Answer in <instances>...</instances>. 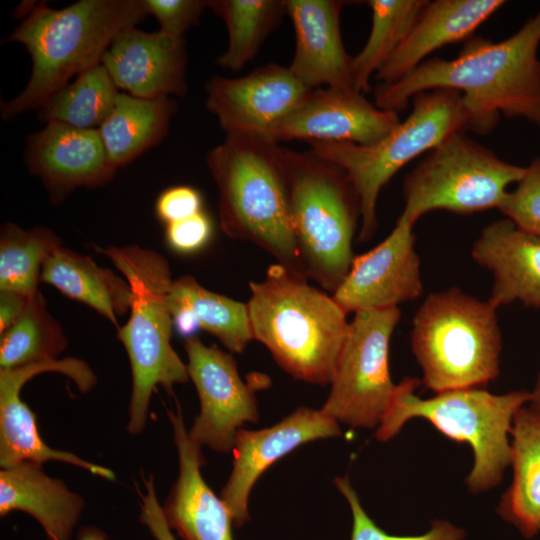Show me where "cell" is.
Instances as JSON below:
<instances>
[{"label": "cell", "mask_w": 540, "mask_h": 540, "mask_svg": "<svg viewBox=\"0 0 540 540\" xmlns=\"http://www.w3.org/2000/svg\"><path fill=\"white\" fill-rule=\"evenodd\" d=\"M540 10L500 42L472 36L453 59L425 60L412 72L375 88V105L399 112L418 93L450 89L461 93L468 130L491 132L500 116L540 126Z\"/></svg>", "instance_id": "1"}, {"label": "cell", "mask_w": 540, "mask_h": 540, "mask_svg": "<svg viewBox=\"0 0 540 540\" xmlns=\"http://www.w3.org/2000/svg\"><path fill=\"white\" fill-rule=\"evenodd\" d=\"M146 15L143 0H81L60 10L33 4L8 39L29 52L31 77L17 97L2 104V118L39 109L72 76L101 64L114 40Z\"/></svg>", "instance_id": "2"}, {"label": "cell", "mask_w": 540, "mask_h": 540, "mask_svg": "<svg viewBox=\"0 0 540 540\" xmlns=\"http://www.w3.org/2000/svg\"><path fill=\"white\" fill-rule=\"evenodd\" d=\"M206 163L218 188L222 231L229 238L257 245L278 264L306 278L291 219L281 146L267 136L226 135L209 151Z\"/></svg>", "instance_id": "3"}, {"label": "cell", "mask_w": 540, "mask_h": 540, "mask_svg": "<svg viewBox=\"0 0 540 540\" xmlns=\"http://www.w3.org/2000/svg\"><path fill=\"white\" fill-rule=\"evenodd\" d=\"M249 287L253 338L292 377L330 384L350 327L347 313L332 294L278 263Z\"/></svg>", "instance_id": "4"}, {"label": "cell", "mask_w": 540, "mask_h": 540, "mask_svg": "<svg viewBox=\"0 0 540 540\" xmlns=\"http://www.w3.org/2000/svg\"><path fill=\"white\" fill-rule=\"evenodd\" d=\"M123 274L132 292L130 317L117 329L128 355L131 395L126 430H144L154 390L171 392L189 380L187 366L171 345L174 328L169 296L174 282L168 261L161 254L136 245L99 249Z\"/></svg>", "instance_id": "5"}, {"label": "cell", "mask_w": 540, "mask_h": 540, "mask_svg": "<svg viewBox=\"0 0 540 540\" xmlns=\"http://www.w3.org/2000/svg\"><path fill=\"white\" fill-rule=\"evenodd\" d=\"M420 383L407 377L398 384L395 399L376 428V438L387 441L409 420L426 419L445 436L471 446L474 464L466 483L473 493L496 486L511 463L508 439L514 416L530 402V392L517 390L496 395L474 387L447 390L421 399L414 393Z\"/></svg>", "instance_id": "6"}, {"label": "cell", "mask_w": 540, "mask_h": 540, "mask_svg": "<svg viewBox=\"0 0 540 540\" xmlns=\"http://www.w3.org/2000/svg\"><path fill=\"white\" fill-rule=\"evenodd\" d=\"M281 154L303 273L332 294L355 257L358 195L339 166L310 151L281 147Z\"/></svg>", "instance_id": "7"}, {"label": "cell", "mask_w": 540, "mask_h": 540, "mask_svg": "<svg viewBox=\"0 0 540 540\" xmlns=\"http://www.w3.org/2000/svg\"><path fill=\"white\" fill-rule=\"evenodd\" d=\"M497 308L458 288L430 293L418 308L411 347L423 384L439 393L486 385L499 374Z\"/></svg>", "instance_id": "8"}, {"label": "cell", "mask_w": 540, "mask_h": 540, "mask_svg": "<svg viewBox=\"0 0 540 540\" xmlns=\"http://www.w3.org/2000/svg\"><path fill=\"white\" fill-rule=\"evenodd\" d=\"M467 130L468 116L461 93L435 89L416 94L409 116L373 144L309 142V151L339 166L349 177L360 203L358 237L365 242L377 230V200L391 178L450 134Z\"/></svg>", "instance_id": "9"}, {"label": "cell", "mask_w": 540, "mask_h": 540, "mask_svg": "<svg viewBox=\"0 0 540 540\" xmlns=\"http://www.w3.org/2000/svg\"><path fill=\"white\" fill-rule=\"evenodd\" d=\"M456 131L430 150L403 182V217L413 223L434 210L468 215L499 208L525 167L506 162Z\"/></svg>", "instance_id": "10"}, {"label": "cell", "mask_w": 540, "mask_h": 540, "mask_svg": "<svg viewBox=\"0 0 540 540\" xmlns=\"http://www.w3.org/2000/svg\"><path fill=\"white\" fill-rule=\"evenodd\" d=\"M401 317L398 307L354 313L322 412L357 428H377L397 390L389 370V346Z\"/></svg>", "instance_id": "11"}, {"label": "cell", "mask_w": 540, "mask_h": 540, "mask_svg": "<svg viewBox=\"0 0 540 540\" xmlns=\"http://www.w3.org/2000/svg\"><path fill=\"white\" fill-rule=\"evenodd\" d=\"M57 372L69 377L82 393L90 392L97 376L82 359L68 357L0 369V466L8 468L25 461L44 464L59 461L79 467L92 475L115 481L110 468L47 445L41 438L36 414L21 399L23 386L38 374Z\"/></svg>", "instance_id": "12"}, {"label": "cell", "mask_w": 540, "mask_h": 540, "mask_svg": "<svg viewBox=\"0 0 540 540\" xmlns=\"http://www.w3.org/2000/svg\"><path fill=\"white\" fill-rule=\"evenodd\" d=\"M184 348L188 376L200 401L188 435L199 446L226 454L233 450L242 426L258 420L256 398L231 354L204 344L197 336L188 337Z\"/></svg>", "instance_id": "13"}, {"label": "cell", "mask_w": 540, "mask_h": 540, "mask_svg": "<svg viewBox=\"0 0 540 540\" xmlns=\"http://www.w3.org/2000/svg\"><path fill=\"white\" fill-rule=\"evenodd\" d=\"M310 90L288 67L267 64L242 77L212 76L205 84L206 107L226 135L270 137Z\"/></svg>", "instance_id": "14"}, {"label": "cell", "mask_w": 540, "mask_h": 540, "mask_svg": "<svg viewBox=\"0 0 540 540\" xmlns=\"http://www.w3.org/2000/svg\"><path fill=\"white\" fill-rule=\"evenodd\" d=\"M414 224L400 215L391 233L381 243L354 257L346 277L332 293L347 314L398 307L422 294Z\"/></svg>", "instance_id": "15"}, {"label": "cell", "mask_w": 540, "mask_h": 540, "mask_svg": "<svg viewBox=\"0 0 540 540\" xmlns=\"http://www.w3.org/2000/svg\"><path fill=\"white\" fill-rule=\"evenodd\" d=\"M397 112L377 107L355 89L310 90L270 133L275 142H350L373 144L399 123Z\"/></svg>", "instance_id": "16"}, {"label": "cell", "mask_w": 540, "mask_h": 540, "mask_svg": "<svg viewBox=\"0 0 540 540\" xmlns=\"http://www.w3.org/2000/svg\"><path fill=\"white\" fill-rule=\"evenodd\" d=\"M341 435L339 423L321 409L299 407L280 422L260 430L240 429L233 464L221 499L236 527L249 519L248 499L256 481L277 460L299 446Z\"/></svg>", "instance_id": "17"}, {"label": "cell", "mask_w": 540, "mask_h": 540, "mask_svg": "<svg viewBox=\"0 0 540 540\" xmlns=\"http://www.w3.org/2000/svg\"><path fill=\"white\" fill-rule=\"evenodd\" d=\"M167 415L178 456L177 478L161 504L167 524L182 540H233V517L202 476L205 458L188 435L180 406Z\"/></svg>", "instance_id": "18"}, {"label": "cell", "mask_w": 540, "mask_h": 540, "mask_svg": "<svg viewBox=\"0 0 540 540\" xmlns=\"http://www.w3.org/2000/svg\"><path fill=\"white\" fill-rule=\"evenodd\" d=\"M26 164L52 197L61 199L77 187L105 184L115 174L98 129L48 123L29 136Z\"/></svg>", "instance_id": "19"}, {"label": "cell", "mask_w": 540, "mask_h": 540, "mask_svg": "<svg viewBox=\"0 0 540 540\" xmlns=\"http://www.w3.org/2000/svg\"><path fill=\"white\" fill-rule=\"evenodd\" d=\"M117 87L145 99L183 95L187 58L183 38L131 27L105 52L102 63Z\"/></svg>", "instance_id": "20"}, {"label": "cell", "mask_w": 540, "mask_h": 540, "mask_svg": "<svg viewBox=\"0 0 540 540\" xmlns=\"http://www.w3.org/2000/svg\"><path fill=\"white\" fill-rule=\"evenodd\" d=\"M346 1L284 0L294 27L295 52L288 66L307 88L355 89L351 57L344 48L340 16ZM356 90V89H355Z\"/></svg>", "instance_id": "21"}, {"label": "cell", "mask_w": 540, "mask_h": 540, "mask_svg": "<svg viewBox=\"0 0 540 540\" xmlns=\"http://www.w3.org/2000/svg\"><path fill=\"white\" fill-rule=\"evenodd\" d=\"M471 256L493 276L496 308L519 301L540 308V236L518 228L510 219L487 225L474 242Z\"/></svg>", "instance_id": "22"}, {"label": "cell", "mask_w": 540, "mask_h": 540, "mask_svg": "<svg viewBox=\"0 0 540 540\" xmlns=\"http://www.w3.org/2000/svg\"><path fill=\"white\" fill-rule=\"evenodd\" d=\"M504 4L502 0L428 1L375 79L379 84L400 80L434 51L470 39L474 31Z\"/></svg>", "instance_id": "23"}, {"label": "cell", "mask_w": 540, "mask_h": 540, "mask_svg": "<svg viewBox=\"0 0 540 540\" xmlns=\"http://www.w3.org/2000/svg\"><path fill=\"white\" fill-rule=\"evenodd\" d=\"M85 504L63 480L47 475L43 464L25 461L0 470V516L27 513L48 540H70Z\"/></svg>", "instance_id": "24"}, {"label": "cell", "mask_w": 540, "mask_h": 540, "mask_svg": "<svg viewBox=\"0 0 540 540\" xmlns=\"http://www.w3.org/2000/svg\"><path fill=\"white\" fill-rule=\"evenodd\" d=\"M40 280L96 310L116 329L118 318L130 311L132 292L125 278L63 246L45 261Z\"/></svg>", "instance_id": "25"}, {"label": "cell", "mask_w": 540, "mask_h": 540, "mask_svg": "<svg viewBox=\"0 0 540 540\" xmlns=\"http://www.w3.org/2000/svg\"><path fill=\"white\" fill-rule=\"evenodd\" d=\"M510 435L513 481L498 510L530 537L540 531V415L523 406L514 416Z\"/></svg>", "instance_id": "26"}, {"label": "cell", "mask_w": 540, "mask_h": 540, "mask_svg": "<svg viewBox=\"0 0 540 540\" xmlns=\"http://www.w3.org/2000/svg\"><path fill=\"white\" fill-rule=\"evenodd\" d=\"M176 109L170 97L145 99L119 93L111 113L98 128L112 166L117 169L158 144Z\"/></svg>", "instance_id": "27"}, {"label": "cell", "mask_w": 540, "mask_h": 540, "mask_svg": "<svg viewBox=\"0 0 540 540\" xmlns=\"http://www.w3.org/2000/svg\"><path fill=\"white\" fill-rule=\"evenodd\" d=\"M208 8L226 25L228 44L217 63L232 72L255 58L286 14L284 0H209Z\"/></svg>", "instance_id": "28"}, {"label": "cell", "mask_w": 540, "mask_h": 540, "mask_svg": "<svg viewBox=\"0 0 540 540\" xmlns=\"http://www.w3.org/2000/svg\"><path fill=\"white\" fill-rule=\"evenodd\" d=\"M169 301L189 309L200 329L215 336L233 353H242L253 340L247 303L204 288L193 276L174 279Z\"/></svg>", "instance_id": "29"}, {"label": "cell", "mask_w": 540, "mask_h": 540, "mask_svg": "<svg viewBox=\"0 0 540 540\" xmlns=\"http://www.w3.org/2000/svg\"><path fill=\"white\" fill-rule=\"evenodd\" d=\"M427 0H369L372 24L360 52L351 57L354 88L370 91V78L380 70L402 43Z\"/></svg>", "instance_id": "30"}, {"label": "cell", "mask_w": 540, "mask_h": 540, "mask_svg": "<svg viewBox=\"0 0 540 540\" xmlns=\"http://www.w3.org/2000/svg\"><path fill=\"white\" fill-rule=\"evenodd\" d=\"M118 94L108 71L99 64L48 98L39 108V118L45 124L97 129L111 113Z\"/></svg>", "instance_id": "31"}, {"label": "cell", "mask_w": 540, "mask_h": 540, "mask_svg": "<svg viewBox=\"0 0 540 540\" xmlns=\"http://www.w3.org/2000/svg\"><path fill=\"white\" fill-rule=\"evenodd\" d=\"M61 246L60 238L48 228L26 230L5 223L0 233V291L33 297L45 261Z\"/></svg>", "instance_id": "32"}, {"label": "cell", "mask_w": 540, "mask_h": 540, "mask_svg": "<svg viewBox=\"0 0 540 540\" xmlns=\"http://www.w3.org/2000/svg\"><path fill=\"white\" fill-rule=\"evenodd\" d=\"M67 346L61 325L48 312L38 291L21 317L1 334L0 369L59 359Z\"/></svg>", "instance_id": "33"}, {"label": "cell", "mask_w": 540, "mask_h": 540, "mask_svg": "<svg viewBox=\"0 0 540 540\" xmlns=\"http://www.w3.org/2000/svg\"><path fill=\"white\" fill-rule=\"evenodd\" d=\"M335 486L347 500L353 518L351 540H462L464 532L447 521H434L421 535L399 536L386 533L366 513L347 477H336Z\"/></svg>", "instance_id": "34"}, {"label": "cell", "mask_w": 540, "mask_h": 540, "mask_svg": "<svg viewBox=\"0 0 540 540\" xmlns=\"http://www.w3.org/2000/svg\"><path fill=\"white\" fill-rule=\"evenodd\" d=\"M498 209L518 228L540 236V156L525 167Z\"/></svg>", "instance_id": "35"}, {"label": "cell", "mask_w": 540, "mask_h": 540, "mask_svg": "<svg viewBox=\"0 0 540 540\" xmlns=\"http://www.w3.org/2000/svg\"><path fill=\"white\" fill-rule=\"evenodd\" d=\"M143 4L147 14L158 20L160 31L175 38H183L208 7L204 0H143Z\"/></svg>", "instance_id": "36"}, {"label": "cell", "mask_w": 540, "mask_h": 540, "mask_svg": "<svg viewBox=\"0 0 540 540\" xmlns=\"http://www.w3.org/2000/svg\"><path fill=\"white\" fill-rule=\"evenodd\" d=\"M213 225L209 216L201 211L186 219L166 225V241L179 253L189 254L201 250L210 241Z\"/></svg>", "instance_id": "37"}, {"label": "cell", "mask_w": 540, "mask_h": 540, "mask_svg": "<svg viewBox=\"0 0 540 540\" xmlns=\"http://www.w3.org/2000/svg\"><path fill=\"white\" fill-rule=\"evenodd\" d=\"M155 210L159 219L167 225L201 212L202 196L193 187L173 186L159 195Z\"/></svg>", "instance_id": "38"}, {"label": "cell", "mask_w": 540, "mask_h": 540, "mask_svg": "<svg viewBox=\"0 0 540 540\" xmlns=\"http://www.w3.org/2000/svg\"><path fill=\"white\" fill-rule=\"evenodd\" d=\"M143 482L145 492L141 494L140 523L147 528L155 540H176L164 517L153 477L144 478Z\"/></svg>", "instance_id": "39"}, {"label": "cell", "mask_w": 540, "mask_h": 540, "mask_svg": "<svg viewBox=\"0 0 540 540\" xmlns=\"http://www.w3.org/2000/svg\"><path fill=\"white\" fill-rule=\"evenodd\" d=\"M30 298L14 291H0V335L21 317Z\"/></svg>", "instance_id": "40"}, {"label": "cell", "mask_w": 540, "mask_h": 540, "mask_svg": "<svg viewBox=\"0 0 540 540\" xmlns=\"http://www.w3.org/2000/svg\"><path fill=\"white\" fill-rule=\"evenodd\" d=\"M76 540H108L107 535L95 526H85L79 529Z\"/></svg>", "instance_id": "41"}, {"label": "cell", "mask_w": 540, "mask_h": 540, "mask_svg": "<svg viewBox=\"0 0 540 540\" xmlns=\"http://www.w3.org/2000/svg\"><path fill=\"white\" fill-rule=\"evenodd\" d=\"M531 399H530V406L529 408L534 411L535 413L540 415V370L535 382V386L533 390L530 392Z\"/></svg>", "instance_id": "42"}]
</instances>
